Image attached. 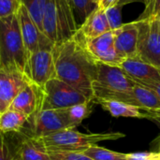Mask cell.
Here are the masks:
<instances>
[{"label": "cell", "mask_w": 160, "mask_h": 160, "mask_svg": "<svg viewBox=\"0 0 160 160\" xmlns=\"http://www.w3.org/2000/svg\"><path fill=\"white\" fill-rule=\"evenodd\" d=\"M28 122V117L23 113L8 109L0 113V131L3 133L21 132Z\"/></svg>", "instance_id": "obj_20"}, {"label": "cell", "mask_w": 160, "mask_h": 160, "mask_svg": "<svg viewBox=\"0 0 160 160\" xmlns=\"http://www.w3.org/2000/svg\"><path fill=\"white\" fill-rule=\"evenodd\" d=\"M48 0H21L37 26L42 31V18Z\"/></svg>", "instance_id": "obj_25"}, {"label": "cell", "mask_w": 160, "mask_h": 160, "mask_svg": "<svg viewBox=\"0 0 160 160\" xmlns=\"http://www.w3.org/2000/svg\"><path fill=\"white\" fill-rule=\"evenodd\" d=\"M158 23H159V29H160V17L158 18Z\"/></svg>", "instance_id": "obj_37"}, {"label": "cell", "mask_w": 160, "mask_h": 160, "mask_svg": "<svg viewBox=\"0 0 160 160\" xmlns=\"http://www.w3.org/2000/svg\"><path fill=\"white\" fill-rule=\"evenodd\" d=\"M21 6V0H0V19L16 14Z\"/></svg>", "instance_id": "obj_28"}, {"label": "cell", "mask_w": 160, "mask_h": 160, "mask_svg": "<svg viewBox=\"0 0 160 160\" xmlns=\"http://www.w3.org/2000/svg\"><path fill=\"white\" fill-rule=\"evenodd\" d=\"M68 3H69V4H70V6H71V0H68Z\"/></svg>", "instance_id": "obj_38"}, {"label": "cell", "mask_w": 160, "mask_h": 160, "mask_svg": "<svg viewBox=\"0 0 160 160\" xmlns=\"http://www.w3.org/2000/svg\"><path fill=\"white\" fill-rule=\"evenodd\" d=\"M158 155H159V156H160V153H159V152H158Z\"/></svg>", "instance_id": "obj_39"}, {"label": "cell", "mask_w": 160, "mask_h": 160, "mask_svg": "<svg viewBox=\"0 0 160 160\" xmlns=\"http://www.w3.org/2000/svg\"><path fill=\"white\" fill-rule=\"evenodd\" d=\"M99 104L105 111H107L113 117H125L135 119H145L150 121H159L160 115L154 113L142 107L118 102V101H100Z\"/></svg>", "instance_id": "obj_16"}, {"label": "cell", "mask_w": 160, "mask_h": 160, "mask_svg": "<svg viewBox=\"0 0 160 160\" xmlns=\"http://www.w3.org/2000/svg\"><path fill=\"white\" fill-rule=\"evenodd\" d=\"M86 51L98 63L120 67L126 58L114 47V32L111 30L97 38L84 39L78 32Z\"/></svg>", "instance_id": "obj_8"}, {"label": "cell", "mask_w": 160, "mask_h": 160, "mask_svg": "<svg viewBox=\"0 0 160 160\" xmlns=\"http://www.w3.org/2000/svg\"><path fill=\"white\" fill-rule=\"evenodd\" d=\"M20 133H3L0 131V160H15Z\"/></svg>", "instance_id": "obj_22"}, {"label": "cell", "mask_w": 160, "mask_h": 160, "mask_svg": "<svg viewBox=\"0 0 160 160\" xmlns=\"http://www.w3.org/2000/svg\"><path fill=\"white\" fill-rule=\"evenodd\" d=\"M25 75L30 82L42 89L50 80L55 78L54 61L52 51L41 50L28 54Z\"/></svg>", "instance_id": "obj_10"}, {"label": "cell", "mask_w": 160, "mask_h": 160, "mask_svg": "<svg viewBox=\"0 0 160 160\" xmlns=\"http://www.w3.org/2000/svg\"><path fill=\"white\" fill-rule=\"evenodd\" d=\"M154 153H130L127 154L128 160H153Z\"/></svg>", "instance_id": "obj_31"}, {"label": "cell", "mask_w": 160, "mask_h": 160, "mask_svg": "<svg viewBox=\"0 0 160 160\" xmlns=\"http://www.w3.org/2000/svg\"><path fill=\"white\" fill-rule=\"evenodd\" d=\"M148 17H156V18H159L160 17V0H154L153 4L151 6V8L148 12V15L146 18ZM145 18V19H146Z\"/></svg>", "instance_id": "obj_32"}, {"label": "cell", "mask_w": 160, "mask_h": 160, "mask_svg": "<svg viewBox=\"0 0 160 160\" xmlns=\"http://www.w3.org/2000/svg\"><path fill=\"white\" fill-rule=\"evenodd\" d=\"M120 0H98L97 7L98 8H101L103 10H106L119 3Z\"/></svg>", "instance_id": "obj_33"}, {"label": "cell", "mask_w": 160, "mask_h": 160, "mask_svg": "<svg viewBox=\"0 0 160 160\" xmlns=\"http://www.w3.org/2000/svg\"><path fill=\"white\" fill-rule=\"evenodd\" d=\"M93 103V101H86L84 103L77 104L69 108H67L68 115L75 128L78 126H80L81 123L90 115L92 112Z\"/></svg>", "instance_id": "obj_24"}, {"label": "cell", "mask_w": 160, "mask_h": 160, "mask_svg": "<svg viewBox=\"0 0 160 160\" xmlns=\"http://www.w3.org/2000/svg\"><path fill=\"white\" fill-rule=\"evenodd\" d=\"M114 32V47L117 52L127 58L138 57V26L136 22L123 23Z\"/></svg>", "instance_id": "obj_14"}, {"label": "cell", "mask_w": 160, "mask_h": 160, "mask_svg": "<svg viewBox=\"0 0 160 160\" xmlns=\"http://www.w3.org/2000/svg\"><path fill=\"white\" fill-rule=\"evenodd\" d=\"M26 62L27 52L17 13L0 19V68L25 74Z\"/></svg>", "instance_id": "obj_3"}, {"label": "cell", "mask_w": 160, "mask_h": 160, "mask_svg": "<svg viewBox=\"0 0 160 160\" xmlns=\"http://www.w3.org/2000/svg\"><path fill=\"white\" fill-rule=\"evenodd\" d=\"M17 15L27 56L32 52L41 50L52 51L55 44L37 26L27 9L22 5L19 8Z\"/></svg>", "instance_id": "obj_9"}, {"label": "cell", "mask_w": 160, "mask_h": 160, "mask_svg": "<svg viewBox=\"0 0 160 160\" xmlns=\"http://www.w3.org/2000/svg\"><path fill=\"white\" fill-rule=\"evenodd\" d=\"M138 26V58L160 69V29L158 18L135 21Z\"/></svg>", "instance_id": "obj_6"}, {"label": "cell", "mask_w": 160, "mask_h": 160, "mask_svg": "<svg viewBox=\"0 0 160 160\" xmlns=\"http://www.w3.org/2000/svg\"><path fill=\"white\" fill-rule=\"evenodd\" d=\"M136 83L120 67L98 63L97 77L93 82V102L118 101L136 105L132 90Z\"/></svg>", "instance_id": "obj_2"}, {"label": "cell", "mask_w": 160, "mask_h": 160, "mask_svg": "<svg viewBox=\"0 0 160 160\" xmlns=\"http://www.w3.org/2000/svg\"><path fill=\"white\" fill-rule=\"evenodd\" d=\"M153 1H154V0H120L119 3H118V5L121 6V7L123 8L124 6L128 5V4H131V3H138V2H139V3L144 4V5H145L144 11L142 13V15H141V16L139 17V19H138V20H143V19H145V18L147 17L148 12H149V10H150V8H151V6H152V4H153Z\"/></svg>", "instance_id": "obj_30"}, {"label": "cell", "mask_w": 160, "mask_h": 160, "mask_svg": "<svg viewBox=\"0 0 160 160\" xmlns=\"http://www.w3.org/2000/svg\"><path fill=\"white\" fill-rule=\"evenodd\" d=\"M120 68L136 84L151 88L160 82V69L138 57L127 58Z\"/></svg>", "instance_id": "obj_11"}, {"label": "cell", "mask_w": 160, "mask_h": 160, "mask_svg": "<svg viewBox=\"0 0 160 160\" xmlns=\"http://www.w3.org/2000/svg\"><path fill=\"white\" fill-rule=\"evenodd\" d=\"M42 32L55 44L57 42L55 0H48L42 18Z\"/></svg>", "instance_id": "obj_21"}, {"label": "cell", "mask_w": 160, "mask_h": 160, "mask_svg": "<svg viewBox=\"0 0 160 160\" xmlns=\"http://www.w3.org/2000/svg\"><path fill=\"white\" fill-rule=\"evenodd\" d=\"M20 133L17 150V160H51L49 152L38 138Z\"/></svg>", "instance_id": "obj_18"}, {"label": "cell", "mask_w": 160, "mask_h": 160, "mask_svg": "<svg viewBox=\"0 0 160 160\" xmlns=\"http://www.w3.org/2000/svg\"><path fill=\"white\" fill-rule=\"evenodd\" d=\"M149 89H152L158 97L160 98V82L158 83H157V84H155L154 86H152L151 88H149Z\"/></svg>", "instance_id": "obj_34"}, {"label": "cell", "mask_w": 160, "mask_h": 160, "mask_svg": "<svg viewBox=\"0 0 160 160\" xmlns=\"http://www.w3.org/2000/svg\"><path fill=\"white\" fill-rule=\"evenodd\" d=\"M83 154L94 160H128L127 154L112 151L97 144L87 148Z\"/></svg>", "instance_id": "obj_23"}, {"label": "cell", "mask_w": 160, "mask_h": 160, "mask_svg": "<svg viewBox=\"0 0 160 160\" xmlns=\"http://www.w3.org/2000/svg\"><path fill=\"white\" fill-rule=\"evenodd\" d=\"M109 31H111V27L109 25L105 10L96 7L80 25L77 32L84 39H90Z\"/></svg>", "instance_id": "obj_17"}, {"label": "cell", "mask_w": 160, "mask_h": 160, "mask_svg": "<svg viewBox=\"0 0 160 160\" xmlns=\"http://www.w3.org/2000/svg\"><path fill=\"white\" fill-rule=\"evenodd\" d=\"M92 2L96 5V7H97V4H98V0H92Z\"/></svg>", "instance_id": "obj_36"}, {"label": "cell", "mask_w": 160, "mask_h": 160, "mask_svg": "<svg viewBox=\"0 0 160 160\" xmlns=\"http://www.w3.org/2000/svg\"><path fill=\"white\" fill-rule=\"evenodd\" d=\"M30 82L25 74L0 68V113L10 106L19 92Z\"/></svg>", "instance_id": "obj_13"}, {"label": "cell", "mask_w": 160, "mask_h": 160, "mask_svg": "<svg viewBox=\"0 0 160 160\" xmlns=\"http://www.w3.org/2000/svg\"><path fill=\"white\" fill-rule=\"evenodd\" d=\"M126 137L121 132L82 133L66 129L39 139L48 152H82L100 142L116 141Z\"/></svg>", "instance_id": "obj_4"}, {"label": "cell", "mask_w": 160, "mask_h": 160, "mask_svg": "<svg viewBox=\"0 0 160 160\" xmlns=\"http://www.w3.org/2000/svg\"><path fill=\"white\" fill-rule=\"evenodd\" d=\"M122 7L118 4L106 9L105 14L109 22V25L111 27V30H115L119 28L123 22H122Z\"/></svg>", "instance_id": "obj_27"}, {"label": "cell", "mask_w": 160, "mask_h": 160, "mask_svg": "<svg viewBox=\"0 0 160 160\" xmlns=\"http://www.w3.org/2000/svg\"><path fill=\"white\" fill-rule=\"evenodd\" d=\"M56 6V24L57 42L71 38L78 31L72 8L68 0H55ZM55 43V44H56Z\"/></svg>", "instance_id": "obj_15"}, {"label": "cell", "mask_w": 160, "mask_h": 160, "mask_svg": "<svg viewBox=\"0 0 160 160\" xmlns=\"http://www.w3.org/2000/svg\"><path fill=\"white\" fill-rule=\"evenodd\" d=\"M51 160H94L82 152H49Z\"/></svg>", "instance_id": "obj_29"}, {"label": "cell", "mask_w": 160, "mask_h": 160, "mask_svg": "<svg viewBox=\"0 0 160 160\" xmlns=\"http://www.w3.org/2000/svg\"><path fill=\"white\" fill-rule=\"evenodd\" d=\"M55 78L69 84L93 101L92 85L97 77L98 62L86 51L80 36L56 43L52 51Z\"/></svg>", "instance_id": "obj_1"}, {"label": "cell", "mask_w": 160, "mask_h": 160, "mask_svg": "<svg viewBox=\"0 0 160 160\" xmlns=\"http://www.w3.org/2000/svg\"><path fill=\"white\" fill-rule=\"evenodd\" d=\"M15 160H17V159H15Z\"/></svg>", "instance_id": "obj_40"}, {"label": "cell", "mask_w": 160, "mask_h": 160, "mask_svg": "<svg viewBox=\"0 0 160 160\" xmlns=\"http://www.w3.org/2000/svg\"><path fill=\"white\" fill-rule=\"evenodd\" d=\"M153 160H160V156L158 155V153H154Z\"/></svg>", "instance_id": "obj_35"}, {"label": "cell", "mask_w": 160, "mask_h": 160, "mask_svg": "<svg viewBox=\"0 0 160 160\" xmlns=\"http://www.w3.org/2000/svg\"><path fill=\"white\" fill-rule=\"evenodd\" d=\"M132 95L137 106L160 115V98L152 89L136 84Z\"/></svg>", "instance_id": "obj_19"}, {"label": "cell", "mask_w": 160, "mask_h": 160, "mask_svg": "<svg viewBox=\"0 0 160 160\" xmlns=\"http://www.w3.org/2000/svg\"><path fill=\"white\" fill-rule=\"evenodd\" d=\"M44 98L41 110L67 109L89 100L84 95L63 81L53 78L43 88Z\"/></svg>", "instance_id": "obj_7"}, {"label": "cell", "mask_w": 160, "mask_h": 160, "mask_svg": "<svg viewBox=\"0 0 160 160\" xmlns=\"http://www.w3.org/2000/svg\"><path fill=\"white\" fill-rule=\"evenodd\" d=\"M43 98V89L28 82L15 97L8 109L20 112L30 118L41 111Z\"/></svg>", "instance_id": "obj_12"}, {"label": "cell", "mask_w": 160, "mask_h": 160, "mask_svg": "<svg viewBox=\"0 0 160 160\" xmlns=\"http://www.w3.org/2000/svg\"><path fill=\"white\" fill-rule=\"evenodd\" d=\"M71 8L77 25L80 27L86 17L95 9L96 5L92 0H71Z\"/></svg>", "instance_id": "obj_26"}, {"label": "cell", "mask_w": 160, "mask_h": 160, "mask_svg": "<svg viewBox=\"0 0 160 160\" xmlns=\"http://www.w3.org/2000/svg\"><path fill=\"white\" fill-rule=\"evenodd\" d=\"M66 129H75L68 115L67 109L41 110L28 118L27 124L21 132L41 139Z\"/></svg>", "instance_id": "obj_5"}]
</instances>
